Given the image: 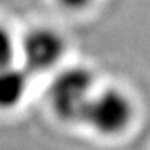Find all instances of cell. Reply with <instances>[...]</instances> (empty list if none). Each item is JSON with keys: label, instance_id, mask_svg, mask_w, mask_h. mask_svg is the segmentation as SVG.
Here are the masks:
<instances>
[{"label": "cell", "instance_id": "cell-5", "mask_svg": "<svg viewBox=\"0 0 150 150\" xmlns=\"http://www.w3.org/2000/svg\"><path fill=\"white\" fill-rule=\"evenodd\" d=\"M16 54V42L11 32L0 24V70L13 65Z\"/></svg>", "mask_w": 150, "mask_h": 150}, {"label": "cell", "instance_id": "cell-6", "mask_svg": "<svg viewBox=\"0 0 150 150\" xmlns=\"http://www.w3.org/2000/svg\"><path fill=\"white\" fill-rule=\"evenodd\" d=\"M64 10L68 11H82L95 1V0H56Z\"/></svg>", "mask_w": 150, "mask_h": 150}, {"label": "cell", "instance_id": "cell-4", "mask_svg": "<svg viewBox=\"0 0 150 150\" xmlns=\"http://www.w3.org/2000/svg\"><path fill=\"white\" fill-rule=\"evenodd\" d=\"M29 78L28 71L10 65L0 70V111H10L18 107L27 96Z\"/></svg>", "mask_w": 150, "mask_h": 150}, {"label": "cell", "instance_id": "cell-3", "mask_svg": "<svg viewBox=\"0 0 150 150\" xmlns=\"http://www.w3.org/2000/svg\"><path fill=\"white\" fill-rule=\"evenodd\" d=\"M67 49L64 36L50 27H36L25 33L20 45L24 68L46 72L59 65Z\"/></svg>", "mask_w": 150, "mask_h": 150}, {"label": "cell", "instance_id": "cell-1", "mask_svg": "<svg viewBox=\"0 0 150 150\" xmlns=\"http://www.w3.org/2000/svg\"><path fill=\"white\" fill-rule=\"evenodd\" d=\"M95 92L92 71L83 65H70L60 70L50 81L47 102L60 121L68 124L82 122Z\"/></svg>", "mask_w": 150, "mask_h": 150}, {"label": "cell", "instance_id": "cell-2", "mask_svg": "<svg viewBox=\"0 0 150 150\" xmlns=\"http://www.w3.org/2000/svg\"><path fill=\"white\" fill-rule=\"evenodd\" d=\"M134 117V104L118 88L95 92L86 107L82 122L103 136H115L129 127Z\"/></svg>", "mask_w": 150, "mask_h": 150}]
</instances>
